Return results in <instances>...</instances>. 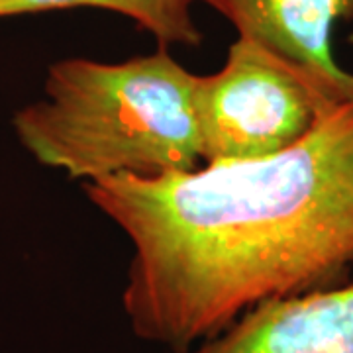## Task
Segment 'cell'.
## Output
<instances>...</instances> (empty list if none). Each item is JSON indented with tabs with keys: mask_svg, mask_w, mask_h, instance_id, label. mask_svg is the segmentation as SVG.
<instances>
[{
	"mask_svg": "<svg viewBox=\"0 0 353 353\" xmlns=\"http://www.w3.org/2000/svg\"><path fill=\"white\" fill-rule=\"evenodd\" d=\"M334 106L338 104L301 69L238 36L224 67L214 75H199L194 112L202 165L283 152Z\"/></svg>",
	"mask_w": 353,
	"mask_h": 353,
	"instance_id": "3957f363",
	"label": "cell"
},
{
	"mask_svg": "<svg viewBox=\"0 0 353 353\" xmlns=\"http://www.w3.org/2000/svg\"><path fill=\"white\" fill-rule=\"evenodd\" d=\"M199 75L159 46L120 63H53L43 97L16 110L12 128L38 163L94 183L163 176L202 165L194 112Z\"/></svg>",
	"mask_w": 353,
	"mask_h": 353,
	"instance_id": "7a4b0ae2",
	"label": "cell"
},
{
	"mask_svg": "<svg viewBox=\"0 0 353 353\" xmlns=\"http://www.w3.org/2000/svg\"><path fill=\"white\" fill-rule=\"evenodd\" d=\"M196 2L204 0H0V18L69 8H101L128 16L163 48H196L202 43L201 30L192 18Z\"/></svg>",
	"mask_w": 353,
	"mask_h": 353,
	"instance_id": "8992f818",
	"label": "cell"
},
{
	"mask_svg": "<svg viewBox=\"0 0 353 353\" xmlns=\"http://www.w3.org/2000/svg\"><path fill=\"white\" fill-rule=\"evenodd\" d=\"M228 18L238 36L308 75L330 101L353 99V75L336 63L332 38L338 22H353V0H204Z\"/></svg>",
	"mask_w": 353,
	"mask_h": 353,
	"instance_id": "277c9868",
	"label": "cell"
},
{
	"mask_svg": "<svg viewBox=\"0 0 353 353\" xmlns=\"http://www.w3.org/2000/svg\"><path fill=\"white\" fill-rule=\"evenodd\" d=\"M132 243L122 308L139 340L187 352L275 299L340 287L353 265V99L261 159L85 183Z\"/></svg>",
	"mask_w": 353,
	"mask_h": 353,
	"instance_id": "6da1fadb",
	"label": "cell"
},
{
	"mask_svg": "<svg viewBox=\"0 0 353 353\" xmlns=\"http://www.w3.org/2000/svg\"><path fill=\"white\" fill-rule=\"evenodd\" d=\"M176 353H353V285L267 301Z\"/></svg>",
	"mask_w": 353,
	"mask_h": 353,
	"instance_id": "5b68a950",
	"label": "cell"
}]
</instances>
